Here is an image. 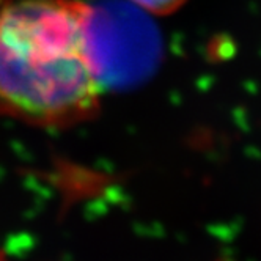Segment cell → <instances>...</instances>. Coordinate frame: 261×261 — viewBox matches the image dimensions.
<instances>
[{
  "instance_id": "7a4b0ae2",
  "label": "cell",
  "mask_w": 261,
  "mask_h": 261,
  "mask_svg": "<svg viewBox=\"0 0 261 261\" xmlns=\"http://www.w3.org/2000/svg\"><path fill=\"white\" fill-rule=\"evenodd\" d=\"M84 38L91 69L104 90L134 84L161 59V35L129 0L85 2Z\"/></svg>"
},
{
  "instance_id": "6da1fadb",
  "label": "cell",
  "mask_w": 261,
  "mask_h": 261,
  "mask_svg": "<svg viewBox=\"0 0 261 261\" xmlns=\"http://www.w3.org/2000/svg\"><path fill=\"white\" fill-rule=\"evenodd\" d=\"M82 0H0V114L46 127L87 121L102 88L85 50Z\"/></svg>"
},
{
  "instance_id": "277c9868",
  "label": "cell",
  "mask_w": 261,
  "mask_h": 261,
  "mask_svg": "<svg viewBox=\"0 0 261 261\" xmlns=\"http://www.w3.org/2000/svg\"><path fill=\"white\" fill-rule=\"evenodd\" d=\"M0 261H5V259H4V258H2V255H0Z\"/></svg>"
},
{
  "instance_id": "3957f363",
  "label": "cell",
  "mask_w": 261,
  "mask_h": 261,
  "mask_svg": "<svg viewBox=\"0 0 261 261\" xmlns=\"http://www.w3.org/2000/svg\"><path fill=\"white\" fill-rule=\"evenodd\" d=\"M129 2L154 14H169L178 10L186 0H129Z\"/></svg>"
}]
</instances>
